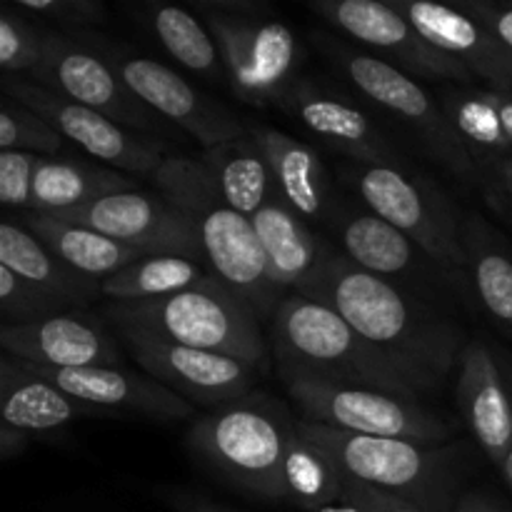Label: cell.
<instances>
[{"label":"cell","instance_id":"cell-23","mask_svg":"<svg viewBox=\"0 0 512 512\" xmlns=\"http://www.w3.org/2000/svg\"><path fill=\"white\" fill-rule=\"evenodd\" d=\"M250 135L258 140L273 170L280 198L305 220L328 228L340 200L335 198L333 178L320 155L303 140L265 125H250Z\"/></svg>","mask_w":512,"mask_h":512},{"label":"cell","instance_id":"cell-14","mask_svg":"<svg viewBox=\"0 0 512 512\" xmlns=\"http://www.w3.org/2000/svg\"><path fill=\"white\" fill-rule=\"evenodd\" d=\"M310 8L330 25L343 30L360 45L373 50L375 58L403 70L415 80L473 83V73L460 60L430 45L390 3L380 0H320Z\"/></svg>","mask_w":512,"mask_h":512},{"label":"cell","instance_id":"cell-49","mask_svg":"<svg viewBox=\"0 0 512 512\" xmlns=\"http://www.w3.org/2000/svg\"><path fill=\"white\" fill-rule=\"evenodd\" d=\"M510 163H512V158H510Z\"/></svg>","mask_w":512,"mask_h":512},{"label":"cell","instance_id":"cell-21","mask_svg":"<svg viewBox=\"0 0 512 512\" xmlns=\"http://www.w3.org/2000/svg\"><path fill=\"white\" fill-rule=\"evenodd\" d=\"M28 370L53 383L70 398L100 410V413H133L143 418L160 420V423H175V420L193 418L195 405L180 398L160 380L150 378L148 373H135L128 368H40V365L25 363Z\"/></svg>","mask_w":512,"mask_h":512},{"label":"cell","instance_id":"cell-8","mask_svg":"<svg viewBox=\"0 0 512 512\" xmlns=\"http://www.w3.org/2000/svg\"><path fill=\"white\" fill-rule=\"evenodd\" d=\"M263 5L203 3V18L238 98L253 105L278 103L293 85L298 43L285 23L263 18Z\"/></svg>","mask_w":512,"mask_h":512},{"label":"cell","instance_id":"cell-22","mask_svg":"<svg viewBox=\"0 0 512 512\" xmlns=\"http://www.w3.org/2000/svg\"><path fill=\"white\" fill-rule=\"evenodd\" d=\"M410 25L450 58L460 60L490 90L512 93V50L505 48L478 18L428 0H390Z\"/></svg>","mask_w":512,"mask_h":512},{"label":"cell","instance_id":"cell-11","mask_svg":"<svg viewBox=\"0 0 512 512\" xmlns=\"http://www.w3.org/2000/svg\"><path fill=\"white\" fill-rule=\"evenodd\" d=\"M303 420L373 438H400L413 443H450L453 428L420 398L380 393L368 388L323 385L315 380H283Z\"/></svg>","mask_w":512,"mask_h":512},{"label":"cell","instance_id":"cell-29","mask_svg":"<svg viewBox=\"0 0 512 512\" xmlns=\"http://www.w3.org/2000/svg\"><path fill=\"white\" fill-rule=\"evenodd\" d=\"M15 220L25 230H30L55 258L100 283L133 265L135 260L145 258V253L140 250L128 248V245L118 243L98 230L85 228V225L65 223V220L50 218L43 213H20Z\"/></svg>","mask_w":512,"mask_h":512},{"label":"cell","instance_id":"cell-46","mask_svg":"<svg viewBox=\"0 0 512 512\" xmlns=\"http://www.w3.org/2000/svg\"><path fill=\"white\" fill-rule=\"evenodd\" d=\"M490 98H493L495 108H498L500 120H503L505 135H508V140L512 143V93H503V90H490Z\"/></svg>","mask_w":512,"mask_h":512},{"label":"cell","instance_id":"cell-34","mask_svg":"<svg viewBox=\"0 0 512 512\" xmlns=\"http://www.w3.org/2000/svg\"><path fill=\"white\" fill-rule=\"evenodd\" d=\"M150 28L165 50L178 60L183 68L205 75L210 80H223V58L208 25L180 5H153L150 10Z\"/></svg>","mask_w":512,"mask_h":512},{"label":"cell","instance_id":"cell-12","mask_svg":"<svg viewBox=\"0 0 512 512\" xmlns=\"http://www.w3.org/2000/svg\"><path fill=\"white\" fill-rule=\"evenodd\" d=\"M30 80L73 103L98 110L133 133L158 138V115L123 83L108 55L80 40L45 30L43 60Z\"/></svg>","mask_w":512,"mask_h":512},{"label":"cell","instance_id":"cell-7","mask_svg":"<svg viewBox=\"0 0 512 512\" xmlns=\"http://www.w3.org/2000/svg\"><path fill=\"white\" fill-rule=\"evenodd\" d=\"M360 203L408 235L430 258L465 273L463 215L443 188L403 165L350 163L340 173ZM468 278V275H465Z\"/></svg>","mask_w":512,"mask_h":512},{"label":"cell","instance_id":"cell-6","mask_svg":"<svg viewBox=\"0 0 512 512\" xmlns=\"http://www.w3.org/2000/svg\"><path fill=\"white\" fill-rule=\"evenodd\" d=\"M295 420L268 395L213 410L188 430V450L230 488L268 503H285V450Z\"/></svg>","mask_w":512,"mask_h":512},{"label":"cell","instance_id":"cell-9","mask_svg":"<svg viewBox=\"0 0 512 512\" xmlns=\"http://www.w3.org/2000/svg\"><path fill=\"white\" fill-rule=\"evenodd\" d=\"M325 50L345 73V78L378 108L403 123L430 155L448 173L463 180L465 185H483L480 170L465 150L463 140L450 125L440 100H435L423 85L403 70L393 68L373 53L348 48L340 43H325Z\"/></svg>","mask_w":512,"mask_h":512},{"label":"cell","instance_id":"cell-10","mask_svg":"<svg viewBox=\"0 0 512 512\" xmlns=\"http://www.w3.org/2000/svg\"><path fill=\"white\" fill-rule=\"evenodd\" d=\"M340 245V255L360 270L390 280L410 293L450 308L448 298L470 293L465 273L430 258L420 245L398 228L385 223L373 210L360 205H343L335 210L328 225Z\"/></svg>","mask_w":512,"mask_h":512},{"label":"cell","instance_id":"cell-17","mask_svg":"<svg viewBox=\"0 0 512 512\" xmlns=\"http://www.w3.org/2000/svg\"><path fill=\"white\" fill-rule=\"evenodd\" d=\"M108 58L120 73L123 83L155 115L170 120L185 133L193 135L203 145V150L250 133V128H245L238 115L198 93L188 80L180 78L168 65L153 58L125 53H110Z\"/></svg>","mask_w":512,"mask_h":512},{"label":"cell","instance_id":"cell-43","mask_svg":"<svg viewBox=\"0 0 512 512\" xmlns=\"http://www.w3.org/2000/svg\"><path fill=\"white\" fill-rule=\"evenodd\" d=\"M30 440H33V435L23 433L8 423H0V460L8 463V460L20 458L28 450Z\"/></svg>","mask_w":512,"mask_h":512},{"label":"cell","instance_id":"cell-32","mask_svg":"<svg viewBox=\"0 0 512 512\" xmlns=\"http://www.w3.org/2000/svg\"><path fill=\"white\" fill-rule=\"evenodd\" d=\"M213 278L208 265L195 260L180 255H145L103 280V298H108V303H143L200 288Z\"/></svg>","mask_w":512,"mask_h":512},{"label":"cell","instance_id":"cell-38","mask_svg":"<svg viewBox=\"0 0 512 512\" xmlns=\"http://www.w3.org/2000/svg\"><path fill=\"white\" fill-rule=\"evenodd\" d=\"M18 13L30 20H53L60 25H103L108 8L100 0H13Z\"/></svg>","mask_w":512,"mask_h":512},{"label":"cell","instance_id":"cell-28","mask_svg":"<svg viewBox=\"0 0 512 512\" xmlns=\"http://www.w3.org/2000/svg\"><path fill=\"white\" fill-rule=\"evenodd\" d=\"M463 248L468 288L485 318L512 338V245L488 220H463Z\"/></svg>","mask_w":512,"mask_h":512},{"label":"cell","instance_id":"cell-26","mask_svg":"<svg viewBox=\"0 0 512 512\" xmlns=\"http://www.w3.org/2000/svg\"><path fill=\"white\" fill-rule=\"evenodd\" d=\"M95 413L100 410L70 398L68 393L25 368L18 358L3 353L0 358V423L13 425L28 435H38L65 428L80 415Z\"/></svg>","mask_w":512,"mask_h":512},{"label":"cell","instance_id":"cell-25","mask_svg":"<svg viewBox=\"0 0 512 512\" xmlns=\"http://www.w3.org/2000/svg\"><path fill=\"white\" fill-rule=\"evenodd\" d=\"M0 265L18 273L45 295L55 298L73 313H83L93 300L103 298V283L78 273L55 258L30 230L15 218L0 225Z\"/></svg>","mask_w":512,"mask_h":512},{"label":"cell","instance_id":"cell-13","mask_svg":"<svg viewBox=\"0 0 512 512\" xmlns=\"http://www.w3.org/2000/svg\"><path fill=\"white\" fill-rule=\"evenodd\" d=\"M3 93L43 115L55 130L63 133V138L73 140L95 160L115 165L128 175H155L160 163L168 158V145L160 138L133 133L98 110L55 95L53 90L23 75H3Z\"/></svg>","mask_w":512,"mask_h":512},{"label":"cell","instance_id":"cell-47","mask_svg":"<svg viewBox=\"0 0 512 512\" xmlns=\"http://www.w3.org/2000/svg\"><path fill=\"white\" fill-rule=\"evenodd\" d=\"M500 473H503L505 483H508V488L512 490V445H510L508 458H505V465H503V470H500Z\"/></svg>","mask_w":512,"mask_h":512},{"label":"cell","instance_id":"cell-1","mask_svg":"<svg viewBox=\"0 0 512 512\" xmlns=\"http://www.w3.org/2000/svg\"><path fill=\"white\" fill-rule=\"evenodd\" d=\"M298 295L343 315L428 393L443 388L470 343L468 330L450 308L365 273L333 245H323L318 268Z\"/></svg>","mask_w":512,"mask_h":512},{"label":"cell","instance_id":"cell-18","mask_svg":"<svg viewBox=\"0 0 512 512\" xmlns=\"http://www.w3.org/2000/svg\"><path fill=\"white\" fill-rule=\"evenodd\" d=\"M458 405L480 453L503 470L512 445V355L470 338L458 363Z\"/></svg>","mask_w":512,"mask_h":512},{"label":"cell","instance_id":"cell-36","mask_svg":"<svg viewBox=\"0 0 512 512\" xmlns=\"http://www.w3.org/2000/svg\"><path fill=\"white\" fill-rule=\"evenodd\" d=\"M45 50V30L13 5L0 13V68L3 75H30L38 70Z\"/></svg>","mask_w":512,"mask_h":512},{"label":"cell","instance_id":"cell-40","mask_svg":"<svg viewBox=\"0 0 512 512\" xmlns=\"http://www.w3.org/2000/svg\"><path fill=\"white\" fill-rule=\"evenodd\" d=\"M340 503L350 505V508L360 512H423L415 505L405 503V500L395 498V495L383 493V490H375L370 485L358 483V480L345 478L343 485V500Z\"/></svg>","mask_w":512,"mask_h":512},{"label":"cell","instance_id":"cell-35","mask_svg":"<svg viewBox=\"0 0 512 512\" xmlns=\"http://www.w3.org/2000/svg\"><path fill=\"white\" fill-rule=\"evenodd\" d=\"M63 133L43 115L25 108L18 100L3 95L0 108V150H23L33 155H58L63 150Z\"/></svg>","mask_w":512,"mask_h":512},{"label":"cell","instance_id":"cell-42","mask_svg":"<svg viewBox=\"0 0 512 512\" xmlns=\"http://www.w3.org/2000/svg\"><path fill=\"white\" fill-rule=\"evenodd\" d=\"M485 188V198H488V205L505 218L508 223H512V163L505 160L493 175L483 183Z\"/></svg>","mask_w":512,"mask_h":512},{"label":"cell","instance_id":"cell-30","mask_svg":"<svg viewBox=\"0 0 512 512\" xmlns=\"http://www.w3.org/2000/svg\"><path fill=\"white\" fill-rule=\"evenodd\" d=\"M200 160L218 185L225 203L245 218H253L273 195V170L263 148L250 133L203 150Z\"/></svg>","mask_w":512,"mask_h":512},{"label":"cell","instance_id":"cell-20","mask_svg":"<svg viewBox=\"0 0 512 512\" xmlns=\"http://www.w3.org/2000/svg\"><path fill=\"white\" fill-rule=\"evenodd\" d=\"M0 348L5 355L40 368H125L118 335L88 313H63L30 325H3Z\"/></svg>","mask_w":512,"mask_h":512},{"label":"cell","instance_id":"cell-37","mask_svg":"<svg viewBox=\"0 0 512 512\" xmlns=\"http://www.w3.org/2000/svg\"><path fill=\"white\" fill-rule=\"evenodd\" d=\"M63 313H73V310L45 295L43 290L30 285L10 268L0 265V320L3 325L40 323V320Z\"/></svg>","mask_w":512,"mask_h":512},{"label":"cell","instance_id":"cell-4","mask_svg":"<svg viewBox=\"0 0 512 512\" xmlns=\"http://www.w3.org/2000/svg\"><path fill=\"white\" fill-rule=\"evenodd\" d=\"M295 430L323 448L345 478L395 495L423 512H453L468 473L470 455L458 443H413L373 438L295 420Z\"/></svg>","mask_w":512,"mask_h":512},{"label":"cell","instance_id":"cell-44","mask_svg":"<svg viewBox=\"0 0 512 512\" xmlns=\"http://www.w3.org/2000/svg\"><path fill=\"white\" fill-rule=\"evenodd\" d=\"M165 503L175 512H225L218 505L200 498V495L188 493V490H170V493H165Z\"/></svg>","mask_w":512,"mask_h":512},{"label":"cell","instance_id":"cell-2","mask_svg":"<svg viewBox=\"0 0 512 512\" xmlns=\"http://www.w3.org/2000/svg\"><path fill=\"white\" fill-rule=\"evenodd\" d=\"M270 343L280 380L368 388L423 398L428 390L363 338L343 315L305 295H290L270 318Z\"/></svg>","mask_w":512,"mask_h":512},{"label":"cell","instance_id":"cell-24","mask_svg":"<svg viewBox=\"0 0 512 512\" xmlns=\"http://www.w3.org/2000/svg\"><path fill=\"white\" fill-rule=\"evenodd\" d=\"M250 220L258 233L275 288L280 293L283 290L300 293L318 268L325 243H320L310 225L280 198L278 188Z\"/></svg>","mask_w":512,"mask_h":512},{"label":"cell","instance_id":"cell-39","mask_svg":"<svg viewBox=\"0 0 512 512\" xmlns=\"http://www.w3.org/2000/svg\"><path fill=\"white\" fill-rule=\"evenodd\" d=\"M40 155L23 150H0V203L8 210L28 213L33 178Z\"/></svg>","mask_w":512,"mask_h":512},{"label":"cell","instance_id":"cell-19","mask_svg":"<svg viewBox=\"0 0 512 512\" xmlns=\"http://www.w3.org/2000/svg\"><path fill=\"white\" fill-rule=\"evenodd\" d=\"M308 133L335 153L360 165H403L388 135L348 95L320 85L318 80L295 78L278 100Z\"/></svg>","mask_w":512,"mask_h":512},{"label":"cell","instance_id":"cell-45","mask_svg":"<svg viewBox=\"0 0 512 512\" xmlns=\"http://www.w3.org/2000/svg\"><path fill=\"white\" fill-rule=\"evenodd\" d=\"M453 512H510L500 500H495L488 493H465L458 500Z\"/></svg>","mask_w":512,"mask_h":512},{"label":"cell","instance_id":"cell-3","mask_svg":"<svg viewBox=\"0 0 512 512\" xmlns=\"http://www.w3.org/2000/svg\"><path fill=\"white\" fill-rule=\"evenodd\" d=\"M155 190L195 223L205 265L233 288L260 320L273 318L280 290L270 280L253 220L230 208L200 158L168 155L153 175Z\"/></svg>","mask_w":512,"mask_h":512},{"label":"cell","instance_id":"cell-33","mask_svg":"<svg viewBox=\"0 0 512 512\" xmlns=\"http://www.w3.org/2000/svg\"><path fill=\"white\" fill-rule=\"evenodd\" d=\"M283 480L285 503L300 510L320 512L330 505H340L343 500V470L323 448L310 443L295 428L285 450Z\"/></svg>","mask_w":512,"mask_h":512},{"label":"cell","instance_id":"cell-48","mask_svg":"<svg viewBox=\"0 0 512 512\" xmlns=\"http://www.w3.org/2000/svg\"><path fill=\"white\" fill-rule=\"evenodd\" d=\"M320 512H360V510H355V508H350V505L340 503V505H330V508H325V510H320Z\"/></svg>","mask_w":512,"mask_h":512},{"label":"cell","instance_id":"cell-27","mask_svg":"<svg viewBox=\"0 0 512 512\" xmlns=\"http://www.w3.org/2000/svg\"><path fill=\"white\" fill-rule=\"evenodd\" d=\"M138 185L140 180L118 168L90 163V160L40 155L28 213H65V210L110 198V195L133 193Z\"/></svg>","mask_w":512,"mask_h":512},{"label":"cell","instance_id":"cell-16","mask_svg":"<svg viewBox=\"0 0 512 512\" xmlns=\"http://www.w3.org/2000/svg\"><path fill=\"white\" fill-rule=\"evenodd\" d=\"M118 340L143 373L160 380L190 405L228 408L253 393L260 373L258 368L230 355L185 348L148 335H118Z\"/></svg>","mask_w":512,"mask_h":512},{"label":"cell","instance_id":"cell-15","mask_svg":"<svg viewBox=\"0 0 512 512\" xmlns=\"http://www.w3.org/2000/svg\"><path fill=\"white\" fill-rule=\"evenodd\" d=\"M50 218L98 230L145 255H180L205 265L195 223L160 193H118Z\"/></svg>","mask_w":512,"mask_h":512},{"label":"cell","instance_id":"cell-31","mask_svg":"<svg viewBox=\"0 0 512 512\" xmlns=\"http://www.w3.org/2000/svg\"><path fill=\"white\" fill-rule=\"evenodd\" d=\"M440 105L485 183L505 160L512 158V143L505 135L490 90L468 88V85L448 88L440 95Z\"/></svg>","mask_w":512,"mask_h":512},{"label":"cell","instance_id":"cell-41","mask_svg":"<svg viewBox=\"0 0 512 512\" xmlns=\"http://www.w3.org/2000/svg\"><path fill=\"white\" fill-rule=\"evenodd\" d=\"M458 8L478 18L505 48L512 50V5L490 3V0H465Z\"/></svg>","mask_w":512,"mask_h":512},{"label":"cell","instance_id":"cell-5","mask_svg":"<svg viewBox=\"0 0 512 512\" xmlns=\"http://www.w3.org/2000/svg\"><path fill=\"white\" fill-rule=\"evenodd\" d=\"M105 318L115 335H148L185 348L230 355L258 370L268 363V340L258 313L218 278L168 298L108 303Z\"/></svg>","mask_w":512,"mask_h":512}]
</instances>
